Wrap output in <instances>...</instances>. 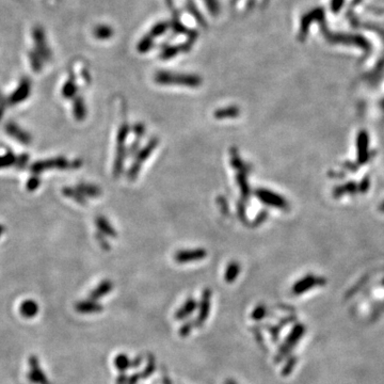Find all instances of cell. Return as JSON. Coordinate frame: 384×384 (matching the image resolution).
Listing matches in <instances>:
<instances>
[{"label": "cell", "instance_id": "obj_33", "mask_svg": "<svg viewBox=\"0 0 384 384\" xmlns=\"http://www.w3.org/2000/svg\"><path fill=\"white\" fill-rule=\"evenodd\" d=\"M140 379H142L141 373H135V374H133L132 376H129V377H128L127 384H138V382L140 381Z\"/></svg>", "mask_w": 384, "mask_h": 384}, {"label": "cell", "instance_id": "obj_11", "mask_svg": "<svg viewBox=\"0 0 384 384\" xmlns=\"http://www.w3.org/2000/svg\"><path fill=\"white\" fill-rule=\"evenodd\" d=\"M31 91V83L28 79L22 80V82L18 85V88L12 93V95L9 98L11 105H17L29 97Z\"/></svg>", "mask_w": 384, "mask_h": 384}, {"label": "cell", "instance_id": "obj_24", "mask_svg": "<svg viewBox=\"0 0 384 384\" xmlns=\"http://www.w3.org/2000/svg\"><path fill=\"white\" fill-rule=\"evenodd\" d=\"M114 365L120 373H125L128 368L132 367V361L125 354H120L114 358Z\"/></svg>", "mask_w": 384, "mask_h": 384}, {"label": "cell", "instance_id": "obj_19", "mask_svg": "<svg viewBox=\"0 0 384 384\" xmlns=\"http://www.w3.org/2000/svg\"><path fill=\"white\" fill-rule=\"evenodd\" d=\"M240 115V110L236 106H228L224 108H220L215 111L214 116L218 120L223 119H233V117H237Z\"/></svg>", "mask_w": 384, "mask_h": 384}, {"label": "cell", "instance_id": "obj_34", "mask_svg": "<svg viewBox=\"0 0 384 384\" xmlns=\"http://www.w3.org/2000/svg\"><path fill=\"white\" fill-rule=\"evenodd\" d=\"M345 2V0H332V11L334 12H338L340 8L343 7V4Z\"/></svg>", "mask_w": 384, "mask_h": 384}, {"label": "cell", "instance_id": "obj_16", "mask_svg": "<svg viewBox=\"0 0 384 384\" xmlns=\"http://www.w3.org/2000/svg\"><path fill=\"white\" fill-rule=\"evenodd\" d=\"M39 304L34 300H25L20 306V312L25 318H34L39 313Z\"/></svg>", "mask_w": 384, "mask_h": 384}, {"label": "cell", "instance_id": "obj_25", "mask_svg": "<svg viewBox=\"0 0 384 384\" xmlns=\"http://www.w3.org/2000/svg\"><path fill=\"white\" fill-rule=\"evenodd\" d=\"M155 370H156V361H155V357L153 356H150L145 368L141 373L142 379H147L148 377H151L155 373Z\"/></svg>", "mask_w": 384, "mask_h": 384}, {"label": "cell", "instance_id": "obj_12", "mask_svg": "<svg viewBox=\"0 0 384 384\" xmlns=\"http://www.w3.org/2000/svg\"><path fill=\"white\" fill-rule=\"evenodd\" d=\"M319 284H323V280H320V278L315 277L313 275H307L294 285L293 293L295 295H301L303 293L307 292V290L311 289L312 287L317 286Z\"/></svg>", "mask_w": 384, "mask_h": 384}, {"label": "cell", "instance_id": "obj_35", "mask_svg": "<svg viewBox=\"0 0 384 384\" xmlns=\"http://www.w3.org/2000/svg\"><path fill=\"white\" fill-rule=\"evenodd\" d=\"M267 216H268L267 212H262L261 214L258 215L257 218H256L255 220H254V223H253V224H254V225H256V226H257V225H259V224H261L262 222H264V221L266 220V218H267Z\"/></svg>", "mask_w": 384, "mask_h": 384}, {"label": "cell", "instance_id": "obj_7", "mask_svg": "<svg viewBox=\"0 0 384 384\" xmlns=\"http://www.w3.org/2000/svg\"><path fill=\"white\" fill-rule=\"evenodd\" d=\"M210 300H212V290L209 288L204 289L200 302L199 314H197V317L194 321V326L196 328H201L206 323L210 312Z\"/></svg>", "mask_w": 384, "mask_h": 384}, {"label": "cell", "instance_id": "obj_9", "mask_svg": "<svg viewBox=\"0 0 384 384\" xmlns=\"http://www.w3.org/2000/svg\"><path fill=\"white\" fill-rule=\"evenodd\" d=\"M207 255V252L204 249H193V250H182L175 253L174 259L178 264H186L191 262H197L204 259Z\"/></svg>", "mask_w": 384, "mask_h": 384}, {"label": "cell", "instance_id": "obj_4", "mask_svg": "<svg viewBox=\"0 0 384 384\" xmlns=\"http://www.w3.org/2000/svg\"><path fill=\"white\" fill-rule=\"evenodd\" d=\"M67 168H71V162H69L63 156H58L54 158H49L45 160H40V162L34 163L31 165V171L34 174H39L41 172H44L47 170L58 169V170H64Z\"/></svg>", "mask_w": 384, "mask_h": 384}, {"label": "cell", "instance_id": "obj_32", "mask_svg": "<svg viewBox=\"0 0 384 384\" xmlns=\"http://www.w3.org/2000/svg\"><path fill=\"white\" fill-rule=\"evenodd\" d=\"M96 240L98 241V244L101 245L102 249L106 250V251L109 250V245H108V243L106 241V239H105V238L103 237V234H102V233L96 234Z\"/></svg>", "mask_w": 384, "mask_h": 384}, {"label": "cell", "instance_id": "obj_5", "mask_svg": "<svg viewBox=\"0 0 384 384\" xmlns=\"http://www.w3.org/2000/svg\"><path fill=\"white\" fill-rule=\"evenodd\" d=\"M255 195L259 201L267 204L268 206L275 207L278 209H286L288 207V204L283 196L278 195L275 192L270 191L268 189L259 188L255 191Z\"/></svg>", "mask_w": 384, "mask_h": 384}, {"label": "cell", "instance_id": "obj_23", "mask_svg": "<svg viewBox=\"0 0 384 384\" xmlns=\"http://www.w3.org/2000/svg\"><path fill=\"white\" fill-rule=\"evenodd\" d=\"M240 269H241L240 264H238L237 262H231L228 264L224 274V280L226 281V283L231 284L236 280L237 276L240 274Z\"/></svg>", "mask_w": 384, "mask_h": 384}, {"label": "cell", "instance_id": "obj_37", "mask_svg": "<svg viewBox=\"0 0 384 384\" xmlns=\"http://www.w3.org/2000/svg\"><path fill=\"white\" fill-rule=\"evenodd\" d=\"M134 131H135V133H136V134L138 135V137H141V136L144 134V132H145V128H144V126H143V125H142V124H137V125H135Z\"/></svg>", "mask_w": 384, "mask_h": 384}, {"label": "cell", "instance_id": "obj_14", "mask_svg": "<svg viewBox=\"0 0 384 384\" xmlns=\"http://www.w3.org/2000/svg\"><path fill=\"white\" fill-rule=\"evenodd\" d=\"M75 309L78 313H82V314H93V313L102 312L104 307L96 301L84 300L76 303Z\"/></svg>", "mask_w": 384, "mask_h": 384}, {"label": "cell", "instance_id": "obj_21", "mask_svg": "<svg viewBox=\"0 0 384 384\" xmlns=\"http://www.w3.org/2000/svg\"><path fill=\"white\" fill-rule=\"evenodd\" d=\"M73 113H74V116H75L76 121L82 122L85 119L86 107H85L84 101L82 100V97H77V98H75V100H74Z\"/></svg>", "mask_w": 384, "mask_h": 384}, {"label": "cell", "instance_id": "obj_8", "mask_svg": "<svg viewBox=\"0 0 384 384\" xmlns=\"http://www.w3.org/2000/svg\"><path fill=\"white\" fill-rule=\"evenodd\" d=\"M29 366H30V370L28 374V378L31 382L34 384H49V381L47 379L45 373L42 370L40 366L38 357L31 356L29 357Z\"/></svg>", "mask_w": 384, "mask_h": 384}, {"label": "cell", "instance_id": "obj_29", "mask_svg": "<svg viewBox=\"0 0 384 384\" xmlns=\"http://www.w3.org/2000/svg\"><path fill=\"white\" fill-rule=\"evenodd\" d=\"M296 363H297V357H289L288 360H287V362L285 363L284 367H283V369H282V371H281V374H282L284 377H287L288 375L292 374V371L294 370V367H295Z\"/></svg>", "mask_w": 384, "mask_h": 384}, {"label": "cell", "instance_id": "obj_41", "mask_svg": "<svg viewBox=\"0 0 384 384\" xmlns=\"http://www.w3.org/2000/svg\"><path fill=\"white\" fill-rule=\"evenodd\" d=\"M4 231H5V228H4V226H3V225H1V224H0V237H1V236H2V234L4 233Z\"/></svg>", "mask_w": 384, "mask_h": 384}, {"label": "cell", "instance_id": "obj_6", "mask_svg": "<svg viewBox=\"0 0 384 384\" xmlns=\"http://www.w3.org/2000/svg\"><path fill=\"white\" fill-rule=\"evenodd\" d=\"M156 80L159 83L169 84V83H179L187 86H197L200 84L201 80L195 76H184V75H174V74L160 73L156 76Z\"/></svg>", "mask_w": 384, "mask_h": 384}, {"label": "cell", "instance_id": "obj_2", "mask_svg": "<svg viewBox=\"0 0 384 384\" xmlns=\"http://www.w3.org/2000/svg\"><path fill=\"white\" fill-rule=\"evenodd\" d=\"M158 139L157 138H152L148 143L137 153V157L134 160V163L129 169L127 176L129 178V181H135L136 177H138L139 172L141 170V166L143 165L144 162L148 159V157L151 156V154L153 151H155V148L158 145Z\"/></svg>", "mask_w": 384, "mask_h": 384}, {"label": "cell", "instance_id": "obj_26", "mask_svg": "<svg viewBox=\"0 0 384 384\" xmlns=\"http://www.w3.org/2000/svg\"><path fill=\"white\" fill-rule=\"evenodd\" d=\"M76 92H77V86L75 82L71 79L69 82H65L63 89H62V95H63L65 98H72L75 96Z\"/></svg>", "mask_w": 384, "mask_h": 384}, {"label": "cell", "instance_id": "obj_20", "mask_svg": "<svg viewBox=\"0 0 384 384\" xmlns=\"http://www.w3.org/2000/svg\"><path fill=\"white\" fill-rule=\"evenodd\" d=\"M82 194L88 197H98L102 194V190L98 186L92 185V184H86V183H80L77 187H76Z\"/></svg>", "mask_w": 384, "mask_h": 384}, {"label": "cell", "instance_id": "obj_18", "mask_svg": "<svg viewBox=\"0 0 384 384\" xmlns=\"http://www.w3.org/2000/svg\"><path fill=\"white\" fill-rule=\"evenodd\" d=\"M247 171L246 170H238L236 175V181L240 188L241 195H243L244 199H249V195H250V186L247 178Z\"/></svg>", "mask_w": 384, "mask_h": 384}, {"label": "cell", "instance_id": "obj_10", "mask_svg": "<svg viewBox=\"0 0 384 384\" xmlns=\"http://www.w3.org/2000/svg\"><path fill=\"white\" fill-rule=\"evenodd\" d=\"M4 129L5 132H7L12 138H14L15 140H17L18 142H21L22 144H30L31 141H32V138H31V136L29 133L25 132L24 129H22L20 126L17 125V124L13 123V122H10L8 124H5L4 126Z\"/></svg>", "mask_w": 384, "mask_h": 384}, {"label": "cell", "instance_id": "obj_17", "mask_svg": "<svg viewBox=\"0 0 384 384\" xmlns=\"http://www.w3.org/2000/svg\"><path fill=\"white\" fill-rule=\"evenodd\" d=\"M95 224L103 235H107V236L111 237H115L116 236V232L114 230V227L112 224H110V222L105 218L103 216H98L95 219Z\"/></svg>", "mask_w": 384, "mask_h": 384}, {"label": "cell", "instance_id": "obj_38", "mask_svg": "<svg viewBox=\"0 0 384 384\" xmlns=\"http://www.w3.org/2000/svg\"><path fill=\"white\" fill-rule=\"evenodd\" d=\"M127 379L128 377L125 375V373H121L116 379V384H127Z\"/></svg>", "mask_w": 384, "mask_h": 384}, {"label": "cell", "instance_id": "obj_28", "mask_svg": "<svg viewBox=\"0 0 384 384\" xmlns=\"http://www.w3.org/2000/svg\"><path fill=\"white\" fill-rule=\"evenodd\" d=\"M266 314H267V308H266L265 305L263 304H259L257 305L255 308H254V311L252 312V319L253 320H262L263 318H265Z\"/></svg>", "mask_w": 384, "mask_h": 384}, {"label": "cell", "instance_id": "obj_31", "mask_svg": "<svg viewBox=\"0 0 384 384\" xmlns=\"http://www.w3.org/2000/svg\"><path fill=\"white\" fill-rule=\"evenodd\" d=\"M40 186V179H39V176L34 174L33 176H31L28 182H27V190L28 191H34L38 189V187Z\"/></svg>", "mask_w": 384, "mask_h": 384}, {"label": "cell", "instance_id": "obj_36", "mask_svg": "<svg viewBox=\"0 0 384 384\" xmlns=\"http://www.w3.org/2000/svg\"><path fill=\"white\" fill-rule=\"evenodd\" d=\"M27 160H28V156H27V155H22V156L17 157L16 165H17L18 166H24L25 165H27Z\"/></svg>", "mask_w": 384, "mask_h": 384}, {"label": "cell", "instance_id": "obj_3", "mask_svg": "<svg viewBox=\"0 0 384 384\" xmlns=\"http://www.w3.org/2000/svg\"><path fill=\"white\" fill-rule=\"evenodd\" d=\"M304 332H305V328H304V326L301 325V324L296 325L293 328L292 332L289 333V335L286 337V339H285L284 344L281 346L280 350H278V352H277V355L275 357V362L276 363L282 361L283 357H286L289 354V352L292 351V349L297 345V343H298L299 340L301 339V337L303 336V334H304Z\"/></svg>", "mask_w": 384, "mask_h": 384}, {"label": "cell", "instance_id": "obj_27", "mask_svg": "<svg viewBox=\"0 0 384 384\" xmlns=\"http://www.w3.org/2000/svg\"><path fill=\"white\" fill-rule=\"evenodd\" d=\"M17 157L13 153H7L0 156V168H5V166H10L16 164Z\"/></svg>", "mask_w": 384, "mask_h": 384}, {"label": "cell", "instance_id": "obj_22", "mask_svg": "<svg viewBox=\"0 0 384 384\" xmlns=\"http://www.w3.org/2000/svg\"><path fill=\"white\" fill-rule=\"evenodd\" d=\"M62 193H63L64 196L69 197V199H72L73 201H75L82 205H85L86 204V199L83 194H82L77 188H73V187H64L62 189Z\"/></svg>", "mask_w": 384, "mask_h": 384}, {"label": "cell", "instance_id": "obj_15", "mask_svg": "<svg viewBox=\"0 0 384 384\" xmlns=\"http://www.w3.org/2000/svg\"><path fill=\"white\" fill-rule=\"evenodd\" d=\"M196 306H197V302L193 298H189L176 311L175 319L176 320H184L186 318H188L189 316L195 311Z\"/></svg>", "mask_w": 384, "mask_h": 384}, {"label": "cell", "instance_id": "obj_30", "mask_svg": "<svg viewBox=\"0 0 384 384\" xmlns=\"http://www.w3.org/2000/svg\"><path fill=\"white\" fill-rule=\"evenodd\" d=\"M193 327H195L193 321H187V323H185L181 328H179V331H178L179 336L187 337L191 333L192 329H193Z\"/></svg>", "mask_w": 384, "mask_h": 384}, {"label": "cell", "instance_id": "obj_42", "mask_svg": "<svg viewBox=\"0 0 384 384\" xmlns=\"http://www.w3.org/2000/svg\"><path fill=\"white\" fill-rule=\"evenodd\" d=\"M224 384H237V383L235 382L234 380H232V379H228V380H226V381L224 382Z\"/></svg>", "mask_w": 384, "mask_h": 384}, {"label": "cell", "instance_id": "obj_40", "mask_svg": "<svg viewBox=\"0 0 384 384\" xmlns=\"http://www.w3.org/2000/svg\"><path fill=\"white\" fill-rule=\"evenodd\" d=\"M163 384H172V383H171V381H170V379H169L168 377H165L164 381H163Z\"/></svg>", "mask_w": 384, "mask_h": 384}, {"label": "cell", "instance_id": "obj_13", "mask_svg": "<svg viewBox=\"0 0 384 384\" xmlns=\"http://www.w3.org/2000/svg\"><path fill=\"white\" fill-rule=\"evenodd\" d=\"M113 288V283L109 280L102 281L97 286L92 290L89 295V299L93 301H97L98 299L103 298L106 295H108Z\"/></svg>", "mask_w": 384, "mask_h": 384}, {"label": "cell", "instance_id": "obj_1", "mask_svg": "<svg viewBox=\"0 0 384 384\" xmlns=\"http://www.w3.org/2000/svg\"><path fill=\"white\" fill-rule=\"evenodd\" d=\"M129 126L127 124H123L121 125L119 132H117V138H116V153L114 158V165H113V175L114 177H117L123 170L124 165V159L126 157V148H125V141L128 136Z\"/></svg>", "mask_w": 384, "mask_h": 384}, {"label": "cell", "instance_id": "obj_43", "mask_svg": "<svg viewBox=\"0 0 384 384\" xmlns=\"http://www.w3.org/2000/svg\"><path fill=\"white\" fill-rule=\"evenodd\" d=\"M2 114H3V108H0V119H1Z\"/></svg>", "mask_w": 384, "mask_h": 384}, {"label": "cell", "instance_id": "obj_39", "mask_svg": "<svg viewBox=\"0 0 384 384\" xmlns=\"http://www.w3.org/2000/svg\"><path fill=\"white\" fill-rule=\"evenodd\" d=\"M141 363H142V357H135L134 360L132 361V367H131V368H137V367H139L140 365H141Z\"/></svg>", "mask_w": 384, "mask_h": 384}]
</instances>
